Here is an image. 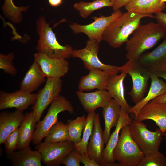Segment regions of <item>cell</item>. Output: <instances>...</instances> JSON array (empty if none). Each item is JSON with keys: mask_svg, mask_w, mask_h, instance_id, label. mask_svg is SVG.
I'll list each match as a JSON object with an SVG mask.
<instances>
[{"mask_svg": "<svg viewBox=\"0 0 166 166\" xmlns=\"http://www.w3.org/2000/svg\"><path fill=\"white\" fill-rule=\"evenodd\" d=\"M113 5V2L94 0L90 2L80 1L75 3L73 7L79 12L81 17L86 18L94 11L104 7H112Z\"/></svg>", "mask_w": 166, "mask_h": 166, "instance_id": "cell-29", "label": "cell"}, {"mask_svg": "<svg viewBox=\"0 0 166 166\" xmlns=\"http://www.w3.org/2000/svg\"><path fill=\"white\" fill-rule=\"evenodd\" d=\"M34 57L47 78L61 77L68 71L69 64L66 59L50 58L38 52Z\"/></svg>", "mask_w": 166, "mask_h": 166, "instance_id": "cell-14", "label": "cell"}, {"mask_svg": "<svg viewBox=\"0 0 166 166\" xmlns=\"http://www.w3.org/2000/svg\"><path fill=\"white\" fill-rule=\"evenodd\" d=\"M161 1L164 2H166V0H161Z\"/></svg>", "mask_w": 166, "mask_h": 166, "instance_id": "cell-45", "label": "cell"}, {"mask_svg": "<svg viewBox=\"0 0 166 166\" xmlns=\"http://www.w3.org/2000/svg\"><path fill=\"white\" fill-rule=\"evenodd\" d=\"M37 122L33 111L25 114L24 118L19 128V130L18 149L29 147L32 140Z\"/></svg>", "mask_w": 166, "mask_h": 166, "instance_id": "cell-26", "label": "cell"}, {"mask_svg": "<svg viewBox=\"0 0 166 166\" xmlns=\"http://www.w3.org/2000/svg\"><path fill=\"white\" fill-rule=\"evenodd\" d=\"M154 18L158 23L166 31V13L160 12L155 14Z\"/></svg>", "mask_w": 166, "mask_h": 166, "instance_id": "cell-38", "label": "cell"}, {"mask_svg": "<svg viewBox=\"0 0 166 166\" xmlns=\"http://www.w3.org/2000/svg\"><path fill=\"white\" fill-rule=\"evenodd\" d=\"M81 162L85 166H99L100 165L88 154L81 155Z\"/></svg>", "mask_w": 166, "mask_h": 166, "instance_id": "cell-37", "label": "cell"}, {"mask_svg": "<svg viewBox=\"0 0 166 166\" xmlns=\"http://www.w3.org/2000/svg\"><path fill=\"white\" fill-rule=\"evenodd\" d=\"M133 33L126 43V57L130 61H138L146 51L166 38V31L158 23L153 22L140 25Z\"/></svg>", "mask_w": 166, "mask_h": 166, "instance_id": "cell-1", "label": "cell"}, {"mask_svg": "<svg viewBox=\"0 0 166 166\" xmlns=\"http://www.w3.org/2000/svg\"><path fill=\"white\" fill-rule=\"evenodd\" d=\"M138 61L151 73L166 74V38L153 51L143 53Z\"/></svg>", "mask_w": 166, "mask_h": 166, "instance_id": "cell-13", "label": "cell"}, {"mask_svg": "<svg viewBox=\"0 0 166 166\" xmlns=\"http://www.w3.org/2000/svg\"><path fill=\"white\" fill-rule=\"evenodd\" d=\"M45 77L39 65L34 61L20 83V89L32 93L45 81Z\"/></svg>", "mask_w": 166, "mask_h": 166, "instance_id": "cell-24", "label": "cell"}, {"mask_svg": "<svg viewBox=\"0 0 166 166\" xmlns=\"http://www.w3.org/2000/svg\"><path fill=\"white\" fill-rule=\"evenodd\" d=\"M62 85L61 77L47 78L45 86L37 93L36 101L31 108L37 122L45 109L60 96Z\"/></svg>", "mask_w": 166, "mask_h": 166, "instance_id": "cell-9", "label": "cell"}, {"mask_svg": "<svg viewBox=\"0 0 166 166\" xmlns=\"http://www.w3.org/2000/svg\"><path fill=\"white\" fill-rule=\"evenodd\" d=\"M132 0H115L112 7L114 11L120 10L122 7L125 6Z\"/></svg>", "mask_w": 166, "mask_h": 166, "instance_id": "cell-39", "label": "cell"}, {"mask_svg": "<svg viewBox=\"0 0 166 166\" xmlns=\"http://www.w3.org/2000/svg\"><path fill=\"white\" fill-rule=\"evenodd\" d=\"M76 94L83 109L88 113L95 111L98 108H103L112 99L106 90H98L90 93L79 90L76 92Z\"/></svg>", "mask_w": 166, "mask_h": 166, "instance_id": "cell-18", "label": "cell"}, {"mask_svg": "<svg viewBox=\"0 0 166 166\" xmlns=\"http://www.w3.org/2000/svg\"><path fill=\"white\" fill-rule=\"evenodd\" d=\"M69 141L67 124L57 122L50 129L45 137L44 142L59 143Z\"/></svg>", "mask_w": 166, "mask_h": 166, "instance_id": "cell-30", "label": "cell"}, {"mask_svg": "<svg viewBox=\"0 0 166 166\" xmlns=\"http://www.w3.org/2000/svg\"><path fill=\"white\" fill-rule=\"evenodd\" d=\"M163 135L164 136V139L166 140V131L163 133Z\"/></svg>", "mask_w": 166, "mask_h": 166, "instance_id": "cell-43", "label": "cell"}, {"mask_svg": "<svg viewBox=\"0 0 166 166\" xmlns=\"http://www.w3.org/2000/svg\"><path fill=\"white\" fill-rule=\"evenodd\" d=\"M128 11L142 14H152L162 11L166 8L161 0H132L124 6Z\"/></svg>", "mask_w": 166, "mask_h": 166, "instance_id": "cell-27", "label": "cell"}, {"mask_svg": "<svg viewBox=\"0 0 166 166\" xmlns=\"http://www.w3.org/2000/svg\"><path fill=\"white\" fill-rule=\"evenodd\" d=\"M159 77L162 78L166 80V74L163 73H159L156 74Z\"/></svg>", "mask_w": 166, "mask_h": 166, "instance_id": "cell-42", "label": "cell"}, {"mask_svg": "<svg viewBox=\"0 0 166 166\" xmlns=\"http://www.w3.org/2000/svg\"><path fill=\"white\" fill-rule=\"evenodd\" d=\"M154 73H151L150 87L147 96L140 101L131 107L128 112L136 117L141 109L156 97L166 93V83Z\"/></svg>", "mask_w": 166, "mask_h": 166, "instance_id": "cell-22", "label": "cell"}, {"mask_svg": "<svg viewBox=\"0 0 166 166\" xmlns=\"http://www.w3.org/2000/svg\"><path fill=\"white\" fill-rule=\"evenodd\" d=\"M14 55L13 53L8 55L0 54V69L6 74L15 76L17 73V70L14 65L13 61Z\"/></svg>", "mask_w": 166, "mask_h": 166, "instance_id": "cell-34", "label": "cell"}, {"mask_svg": "<svg viewBox=\"0 0 166 166\" xmlns=\"http://www.w3.org/2000/svg\"><path fill=\"white\" fill-rule=\"evenodd\" d=\"M66 111L72 114L74 108L64 97L60 95L51 103L44 119L37 124L32 140L33 143L36 145L39 144L51 127L58 122L59 113Z\"/></svg>", "mask_w": 166, "mask_h": 166, "instance_id": "cell-7", "label": "cell"}, {"mask_svg": "<svg viewBox=\"0 0 166 166\" xmlns=\"http://www.w3.org/2000/svg\"><path fill=\"white\" fill-rule=\"evenodd\" d=\"M128 114V112L121 108L119 121L114 131L110 135L105 148L100 166H120L118 163H115L113 157V151L118 141L120 131L132 121Z\"/></svg>", "mask_w": 166, "mask_h": 166, "instance_id": "cell-15", "label": "cell"}, {"mask_svg": "<svg viewBox=\"0 0 166 166\" xmlns=\"http://www.w3.org/2000/svg\"><path fill=\"white\" fill-rule=\"evenodd\" d=\"M113 157L121 166H137L145 155L132 139L128 124L121 130Z\"/></svg>", "mask_w": 166, "mask_h": 166, "instance_id": "cell-4", "label": "cell"}, {"mask_svg": "<svg viewBox=\"0 0 166 166\" xmlns=\"http://www.w3.org/2000/svg\"><path fill=\"white\" fill-rule=\"evenodd\" d=\"M120 72H124L131 77L132 86L128 94L134 103H138L144 98L151 73L138 61L128 60L124 65L120 67Z\"/></svg>", "mask_w": 166, "mask_h": 166, "instance_id": "cell-6", "label": "cell"}, {"mask_svg": "<svg viewBox=\"0 0 166 166\" xmlns=\"http://www.w3.org/2000/svg\"><path fill=\"white\" fill-rule=\"evenodd\" d=\"M154 18L153 14H142L127 11L112 21L104 31L102 40L112 47L118 48L128 40L129 36L140 25L143 18Z\"/></svg>", "mask_w": 166, "mask_h": 166, "instance_id": "cell-2", "label": "cell"}, {"mask_svg": "<svg viewBox=\"0 0 166 166\" xmlns=\"http://www.w3.org/2000/svg\"><path fill=\"white\" fill-rule=\"evenodd\" d=\"M80 153L74 148L62 160L61 164L66 166H80Z\"/></svg>", "mask_w": 166, "mask_h": 166, "instance_id": "cell-36", "label": "cell"}, {"mask_svg": "<svg viewBox=\"0 0 166 166\" xmlns=\"http://www.w3.org/2000/svg\"><path fill=\"white\" fill-rule=\"evenodd\" d=\"M28 6L18 7L15 6L13 0H4L2 9L4 13L15 23L20 22L22 18V13L26 11Z\"/></svg>", "mask_w": 166, "mask_h": 166, "instance_id": "cell-32", "label": "cell"}, {"mask_svg": "<svg viewBox=\"0 0 166 166\" xmlns=\"http://www.w3.org/2000/svg\"><path fill=\"white\" fill-rule=\"evenodd\" d=\"M103 109L102 115L105 124L104 136L105 144H106L110 135L111 129L115 127L119 121L121 108L112 98Z\"/></svg>", "mask_w": 166, "mask_h": 166, "instance_id": "cell-25", "label": "cell"}, {"mask_svg": "<svg viewBox=\"0 0 166 166\" xmlns=\"http://www.w3.org/2000/svg\"><path fill=\"white\" fill-rule=\"evenodd\" d=\"M50 5L53 7H57L62 3L63 0H48Z\"/></svg>", "mask_w": 166, "mask_h": 166, "instance_id": "cell-41", "label": "cell"}, {"mask_svg": "<svg viewBox=\"0 0 166 166\" xmlns=\"http://www.w3.org/2000/svg\"><path fill=\"white\" fill-rule=\"evenodd\" d=\"M19 133L18 128L11 133L5 140L4 144L7 155L18 149Z\"/></svg>", "mask_w": 166, "mask_h": 166, "instance_id": "cell-35", "label": "cell"}, {"mask_svg": "<svg viewBox=\"0 0 166 166\" xmlns=\"http://www.w3.org/2000/svg\"><path fill=\"white\" fill-rule=\"evenodd\" d=\"M86 120L85 115L79 116L72 120H69L66 124L67 126L69 141L73 144L79 142Z\"/></svg>", "mask_w": 166, "mask_h": 166, "instance_id": "cell-31", "label": "cell"}, {"mask_svg": "<svg viewBox=\"0 0 166 166\" xmlns=\"http://www.w3.org/2000/svg\"><path fill=\"white\" fill-rule=\"evenodd\" d=\"M37 26L40 38L36 49L38 52L52 58L66 59L72 56V47L68 45L60 44L55 34L43 17L38 19Z\"/></svg>", "mask_w": 166, "mask_h": 166, "instance_id": "cell-3", "label": "cell"}, {"mask_svg": "<svg viewBox=\"0 0 166 166\" xmlns=\"http://www.w3.org/2000/svg\"><path fill=\"white\" fill-rule=\"evenodd\" d=\"M134 119L140 121H154L164 133L166 131V104L150 101L141 109Z\"/></svg>", "mask_w": 166, "mask_h": 166, "instance_id": "cell-16", "label": "cell"}, {"mask_svg": "<svg viewBox=\"0 0 166 166\" xmlns=\"http://www.w3.org/2000/svg\"><path fill=\"white\" fill-rule=\"evenodd\" d=\"M122 12L118 10L109 16H94L92 23L81 25L77 23L70 24L69 26L73 32L76 34L83 33L89 39H94L100 42L102 40L103 33L109 24L115 19L121 16Z\"/></svg>", "mask_w": 166, "mask_h": 166, "instance_id": "cell-11", "label": "cell"}, {"mask_svg": "<svg viewBox=\"0 0 166 166\" xmlns=\"http://www.w3.org/2000/svg\"><path fill=\"white\" fill-rule=\"evenodd\" d=\"M127 74L124 72H121L119 75H110L106 90L109 92L112 98L114 99L122 108L128 112L131 107L125 97L124 85V80Z\"/></svg>", "mask_w": 166, "mask_h": 166, "instance_id": "cell-21", "label": "cell"}, {"mask_svg": "<svg viewBox=\"0 0 166 166\" xmlns=\"http://www.w3.org/2000/svg\"><path fill=\"white\" fill-rule=\"evenodd\" d=\"M99 43L95 39H89L84 48L79 50L73 49L72 56L81 59L85 68L89 70L97 69L111 75L117 74L120 72V67L104 64L99 60L98 56Z\"/></svg>", "mask_w": 166, "mask_h": 166, "instance_id": "cell-8", "label": "cell"}, {"mask_svg": "<svg viewBox=\"0 0 166 166\" xmlns=\"http://www.w3.org/2000/svg\"><path fill=\"white\" fill-rule=\"evenodd\" d=\"M7 156L12 166H42L41 153L37 150H32L30 147L15 151Z\"/></svg>", "mask_w": 166, "mask_h": 166, "instance_id": "cell-23", "label": "cell"}, {"mask_svg": "<svg viewBox=\"0 0 166 166\" xmlns=\"http://www.w3.org/2000/svg\"><path fill=\"white\" fill-rule=\"evenodd\" d=\"M37 97V94L28 93L20 89L12 93L1 90L0 109L15 108L23 112L34 104Z\"/></svg>", "mask_w": 166, "mask_h": 166, "instance_id": "cell-12", "label": "cell"}, {"mask_svg": "<svg viewBox=\"0 0 166 166\" xmlns=\"http://www.w3.org/2000/svg\"><path fill=\"white\" fill-rule=\"evenodd\" d=\"M25 116L18 109L14 112L4 111L0 113V144L4 143L7 137L20 127Z\"/></svg>", "mask_w": 166, "mask_h": 166, "instance_id": "cell-20", "label": "cell"}, {"mask_svg": "<svg viewBox=\"0 0 166 166\" xmlns=\"http://www.w3.org/2000/svg\"><path fill=\"white\" fill-rule=\"evenodd\" d=\"M104 132L100 123L99 114L96 115L94 126L87 146V154L100 166L105 149Z\"/></svg>", "mask_w": 166, "mask_h": 166, "instance_id": "cell-17", "label": "cell"}, {"mask_svg": "<svg viewBox=\"0 0 166 166\" xmlns=\"http://www.w3.org/2000/svg\"><path fill=\"white\" fill-rule=\"evenodd\" d=\"M98 0L108 1L113 2L115 0Z\"/></svg>", "mask_w": 166, "mask_h": 166, "instance_id": "cell-44", "label": "cell"}, {"mask_svg": "<svg viewBox=\"0 0 166 166\" xmlns=\"http://www.w3.org/2000/svg\"><path fill=\"white\" fill-rule=\"evenodd\" d=\"M166 157L159 151L147 156H145L137 166H165Z\"/></svg>", "mask_w": 166, "mask_h": 166, "instance_id": "cell-33", "label": "cell"}, {"mask_svg": "<svg viewBox=\"0 0 166 166\" xmlns=\"http://www.w3.org/2000/svg\"><path fill=\"white\" fill-rule=\"evenodd\" d=\"M150 101L166 104V93L156 97Z\"/></svg>", "mask_w": 166, "mask_h": 166, "instance_id": "cell-40", "label": "cell"}, {"mask_svg": "<svg viewBox=\"0 0 166 166\" xmlns=\"http://www.w3.org/2000/svg\"><path fill=\"white\" fill-rule=\"evenodd\" d=\"M35 148L41 154L42 161L46 166H58L63 159L74 148L69 141L59 143L41 142Z\"/></svg>", "mask_w": 166, "mask_h": 166, "instance_id": "cell-10", "label": "cell"}, {"mask_svg": "<svg viewBox=\"0 0 166 166\" xmlns=\"http://www.w3.org/2000/svg\"><path fill=\"white\" fill-rule=\"evenodd\" d=\"M128 125L132 139L145 156L159 151L163 136L159 128L155 131H151L142 121L134 119Z\"/></svg>", "mask_w": 166, "mask_h": 166, "instance_id": "cell-5", "label": "cell"}, {"mask_svg": "<svg viewBox=\"0 0 166 166\" xmlns=\"http://www.w3.org/2000/svg\"><path fill=\"white\" fill-rule=\"evenodd\" d=\"M89 73L82 76L78 85V89L81 91H89L94 89L106 90L109 77V73L101 69H93Z\"/></svg>", "mask_w": 166, "mask_h": 166, "instance_id": "cell-19", "label": "cell"}, {"mask_svg": "<svg viewBox=\"0 0 166 166\" xmlns=\"http://www.w3.org/2000/svg\"><path fill=\"white\" fill-rule=\"evenodd\" d=\"M96 113L95 111L89 112L80 141L73 144L74 148L82 155L87 154V146L93 130L94 122Z\"/></svg>", "mask_w": 166, "mask_h": 166, "instance_id": "cell-28", "label": "cell"}]
</instances>
